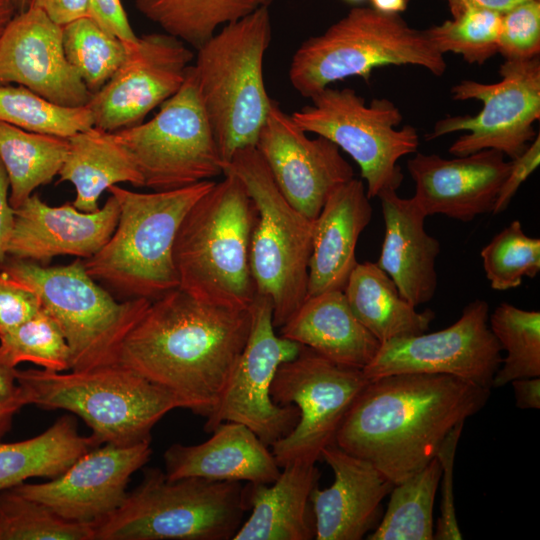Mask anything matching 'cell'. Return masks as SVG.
<instances>
[{
    "label": "cell",
    "mask_w": 540,
    "mask_h": 540,
    "mask_svg": "<svg viewBox=\"0 0 540 540\" xmlns=\"http://www.w3.org/2000/svg\"><path fill=\"white\" fill-rule=\"evenodd\" d=\"M251 312L201 301L179 288L151 301L115 365L171 392L207 417L220 401L250 330Z\"/></svg>",
    "instance_id": "1"
},
{
    "label": "cell",
    "mask_w": 540,
    "mask_h": 540,
    "mask_svg": "<svg viewBox=\"0 0 540 540\" xmlns=\"http://www.w3.org/2000/svg\"><path fill=\"white\" fill-rule=\"evenodd\" d=\"M490 389L457 377L401 373L370 380L344 417L335 443L394 485L431 462L446 435L487 403Z\"/></svg>",
    "instance_id": "2"
},
{
    "label": "cell",
    "mask_w": 540,
    "mask_h": 540,
    "mask_svg": "<svg viewBox=\"0 0 540 540\" xmlns=\"http://www.w3.org/2000/svg\"><path fill=\"white\" fill-rule=\"evenodd\" d=\"M182 219L173 246L178 288L204 302L249 309L256 296L250 242L257 211L242 182L224 173Z\"/></svg>",
    "instance_id": "3"
},
{
    "label": "cell",
    "mask_w": 540,
    "mask_h": 540,
    "mask_svg": "<svg viewBox=\"0 0 540 540\" xmlns=\"http://www.w3.org/2000/svg\"><path fill=\"white\" fill-rule=\"evenodd\" d=\"M214 184L206 180L148 193L111 186L108 191L119 204L118 222L106 244L83 260L87 273L125 300L153 301L178 288L173 246L179 225Z\"/></svg>",
    "instance_id": "4"
},
{
    "label": "cell",
    "mask_w": 540,
    "mask_h": 540,
    "mask_svg": "<svg viewBox=\"0 0 540 540\" xmlns=\"http://www.w3.org/2000/svg\"><path fill=\"white\" fill-rule=\"evenodd\" d=\"M272 39L269 7L228 23L198 49L193 71L225 165L255 146L269 113L263 74Z\"/></svg>",
    "instance_id": "5"
},
{
    "label": "cell",
    "mask_w": 540,
    "mask_h": 540,
    "mask_svg": "<svg viewBox=\"0 0 540 540\" xmlns=\"http://www.w3.org/2000/svg\"><path fill=\"white\" fill-rule=\"evenodd\" d=\"M27 405L79 416L100 444L151 440L155 424L179 400L165 388L120 365L55 372L17 369Z\"/></svg>",
    "instance_id": "6"
},
{
    "label": "cell",
    "mask_w": 540,
    "mask_h": 540,
    "mask_svg": "<svg viewBox=\"0 0 540 540\" xmlns=\"http://www.w3.org/2000/svg\"><path fill=\"white\" fill-rule=\"evenodd\" d=\"M385 65L419 66L437 77L447 68L444 55L425 30L409 26L400 14L354 7L323 33L300 44L288 75L292 87L311 98L349 77L369 82L373 69Z\"/></svg>",
    "instance_id": "7"
},
{
    "label": "cell",
    "mask_w": 540,
    "mask_h": 540,
    "mask_svg": "<svg viewBox=\"0 0 540 540\" xmlns=\"http://www.w3.org/2000/svg\"><path fill=\"white\" fill-rule=\"evenodd\" d=\"M248 510L241 482L170 480L152 468L118 509L94 524V540H232Z\"/></svg>",
    "instance_id": "8"
},
{
    "label": "cell",
    "mask_w": 540,
    "mask_h": 540,
    "mask_svg": "<svg viewBox=\"0 0 540 540\" xmlns=\"http://www.w3.org/2000/svg\"><path fill=\"white\" fill-rule=\"evenodd\" d=\"M0 270L33 290L63 333L73 371L115 365L120 347L151 301H117L86 271L83 260L47 267L7 255Z\"/></svg>",
    "instance_id": "9"
},
{
    "label": "cell",
    "mask_w": 540,
    "mask_h": 540,
    "mask_svg": "<svg viewBox=\"0 0 540 540\" xmlns=\"http://www.w3.org/2000/svg\"><path fill=\"white\" fill-rule=\"evenodd\" d=\"M226 172L242 182L255 205L251 273L256 294L270 299L273 325L280 328L307 298L314 220L282 195L255 146L237 151Z\"/></svg>",
    "instance_id": "10"
},
{
    "label": "cell",
    "mask_w": 540,
    "mask_h": 540,
    "mask_svg": "<svg viewBox=\"0 0 540 540\" xmlns=\"http://www.w3.org/2000/svg\"><path fill=\"white\" fill-rule=\"evenodd\" d=\"M312 103L291 114L306 133L333 142L359 166L369 199L397 190L403 181L398 161L417 152L419 135L402 123L400 109L387 98L365 99L351 88H324Z\"/></svg>",
    "instance_id": "11"
},
{
    "label": "cell",
    "mask_w": 540,
    "mask_h": 540,
    "mask_svg": "<svg viewBox=\"0 0 540 540\" xmlns=\"http://www.w3.org/2000/svg\"><path fill=\"white\" fill-rule=\"evenodd\" d=\"M143 179V187L167 191L224 175L213 129L202 105L193 66L181 88L145 123L113 132Z\"/></svg>",
    "instance_id": "12"
},
{
    "label": "cell",
    "mask_w": 540,
    "mask_h": 540,
    "mask_svg": "<svg viewBox=\"0 0 540 540\" xmlns=\"http://www.w3.org/2000/svg\"><path fill=\"white\" fill-rule=\"evenodd\" d=\"M369 381L362 369L334 363L305 346L296 358L281 364L271 397L279 405H294L299 421L271 445L280 468L321 459L322 450L335 442L344 417Z\"/></svg>",
    "instance_id": "13"
},
{
    "label": "cell",
    "mask_w": 540,
    "mask_h": 540,
    "mask_svg": "<svg viewBox=\"0 0 540 540\" xmlns=\"http://www.w3.org/2000/svg\"><path fill=\"white\" fill-rule=\"evenodd\" d=\"M501 80L481 83L462 80L451 88L454 100L483 103L476 115L445 117L434 125L427 140L464 131L449 148L454 156L494 149L511 160L518 157L538 133L540 119V59H506L500 66Z\"/></svg>",
    "instance_id": "14"
},
{
    "label": "cell",
    "mask_w": 540,
    "mask_h": 540,
    "mask_svg": "<svg viewBox=\"0 0 540 540\" xmlns=\"http://www.w3.org/2000/svg\"><path fill=\"white\" fill-rule=\"evenodd\" d=\"M250 312L246 344L219 403L206 417L204 430L212 433L221 423H240L271 446L299 421V410L294 405L273 401L271 385L279 366L296 358L303 345L276 334L272 303L267 296L256 294Z\"/></svg>",
    "instance_id": "15"
},
{
    "label": "cell",
    "mask_w": 540,
    "mask_h": 540,
    "mask_svg": "<svg viewBox=\"0 0 540 540\" xmlns=\"http://www.w3.org/2000/svg\"><path fill=\"white\" fill-rule=\"evenodd\" d=\"M501 351L489 327V304L476 299L445 329L381 343L362 370L369 380L401 373L441 374L491 390Z\"/></svg>",
    "instance_id": "16"
},
{
    "label": "cell",
    "mask_w": 540,
    "mask_h": 540,
    "mask_svg": "<svg viewBox=\"0 0 540 540\" xmlns=\"http://www.w3.org/2000/svg\"><path fill=\"white\" fill-rule=\"evenodd\" d=\"M126 47L123 63L86 105L94 127L110 133L142 123L173 96L194 58L187 44L165 32L143 34Z\"/></svg>",
    "instance_id": "17"
},
{
    "label": "cell",
    "mask_w": 540,
    "mask_h": 540,
    "mask_svg": "<svg viewBox=\"0 0 540 540\" xmlns=\"http://www.w3.org/2000/svg\"><path fill=\"white\" fill-rule=\"evenodd\" d=\"M286 200L315 220L331 193L354 178V170L330 140L309 138L276 101L255 145Z\"/></svg>",
    "instance_id": "18"
},
{
    "label": "cell",
    "mask_w": 540,
    "mask_h": 540,
    "mask_svg": "<svg viewBox=\"0 0 540 540\" xmlns=\"http://www.w3.org/2000/svg\"><path fill=\"white\" fill-rule=\"evenodd\" d=\"M151 453V440L131 445L105 443L82 454L50 481L23 482L12 489L68 521L95 524L120 507L131 476L148 462Z\"/></svg>",
    "instance_id": "19"
},
{
    "label": "cell",
    "mask_w": 540,
    "mask_h": 540,
    "mask_svg": "<svg viewBox=\"0 0 540 540\" xmlns=\"http://www.w3.org/2000/svg\"><path fill=\"white\" fill-rule=\"evenodd\" d=\"M7 84L68 107L86 106L92 96L66 59L62 26L35 6L17 13L0 35V85Z\"/></svg>",
    "instance_id": "20"
},
{
    "label": "cell",
    "mask_w": 540,
    "mask_h": 540,
    "mask_svg": "<svg viewBox=\"0 0 540 540\" xmlns=\"http://www.w3.org/2000/svg\"><path fill=\"white\" fill-rule=\"evenodd\" d=\"M494 149L452 159L416 153L407 170L415 184L413 198L426 216L444 215L462 222L492 213L511 161Z\"/></svg>",
    "instance_id": "21"
},
{
    "label": "cell",
    "mask_w": 540,
    "mask_h": 540,
    "mask_svg": "<svg viewBox=\"0 0 540 540\" xmlns=\"http://www.w3.org/2000/svg\"><path fill=\"white\" fill-rule=\"evenodd\" d=\"M14 213L7 255L46 265L57 256L96 254L116 228L119 204L110 195L98 210L83 212L72 203L50 206L33 193Z\"/></svg>",
    "instance_id": "22"
},
{
    "label": "cell",
    "mask_w": 540,
    "mask_h": 540,
    "mask_svg": "<svg viewBox=\"0 0 540 540\" xmlns=\"http://www.w3.org/2000/svg\"><path fill=\"white\" fill-rule=\"evenodd\" d=\"M321 458L331 467L334 481L311 494L315 539L360 540L377 521L382 500L394 484L370 462L356 457L335 442Z\"/></svg>",
    "instance_id": "23"
},
{
    "label": "cell",
    "mask_w": 540,
    "mask_h": 540,
    "mask_svg": "<svg viewBox=\"0 0 540 540\" xmlns=\"http://www.w3.org/2000/svg\"><path fill=\"white\" fill-rule=\"evenodd\" d=\"M378 198L385 233L376 264L394 281L402 297L418 307L435 295L440 242L427 233V216L413 197L402 198L397 190L389 189Z\"/></svg>",
    "instance_id": "24"
},
{
    "label": "cell",
    "mask_w": 540,
    "mask_h": 540,
    "mask_svg": "<svg viewBox=\"0 0 540 540\" xmlns=\"http://www.w3.org/2000/svg\"><path fill=\"white\" fill-rule=\"evenodd\" d=\"M197 445H171L163 455L170 480L188 477L270 484L280 473L272 451L247 426L224 422Z\"/></svg>",
    "instance_id": "25"
},
{
    "label": "cell",
    "mask_w": 540,
    "mask_h": 540,
    "mask_svg": "<svg viewBox=\"0 0 540 540\" xmlns=\"http://www.w3.org/2000/svg\"><path fill=\"white\" fill-rule=\"evenodd\" d=\"M362 180L336 188L314 220L307 297L343 290L358 263L356 245L370 223L372 207Z\"/></svg>",
    "instance_id": "26"
},
{
    "label": "cell",
    "mask_w": 540,
    "mask_h": 540,
    "mask_svg": "<svg viewBox=\"0 0 540 540\" xmlns=\"http://www.w3.org/2000/svg\"><path fill=\"white\" fill-rule=\"evenodd\" d=\"M270 484L245 487L250 515L232 540H311L315 538L311 494L320 472L314 463L294 462Z\"/></svg>",
    "instance_id": "27"
},
{
    "label": "cell",
    "mask_w": 540,
    "mask_h": 540,
    "mask_svg": "<svg viewBox=\"0 0 540 540\" xmlns=\"http://www.w3.org/2000/svg\"><path fill=\"white\" fill-rule=\"evenodd\" d=\"M280 335L339 365L363 369L381 343L356 318L343 290L308 296Z\"/></svg>",
    "instance_id": "28"
},
{
    "label": "cell",
    "mask_w": 540,
    "mask_h": 540,
    "mask_svg": "<svg viewBox=\"0 0 540 540\" xmlns=\"http://www.w3.org/2000/svg\"><path fill=\"white\" fill-rule=\"evenodd\" d=\"M76 192L73 206L83 212L98 210L104 191L118 183L143 187V179L127 150L113 133L95 127L68 138V152L58 173Z\"/></svg>",
    "instance_id": "29"
},
{
    "label": "cell",
    "mask_w": 540,
    "mask_h": 540,
    "mask_svg": "<svg viewBox=\"0 0 540 540\" xmlns=\"http://www.w3.org/2000/svg\"><path fill=\"white\" fill-rule=\"evenodd\" d=\"M343 292L356 318L380 343L425 333L435 318L431 309L417 311L374 262H358Z\"/></svg>",
    "instance_id": "30"
},
{
    "label": "cell",
    "mask_w": 540,
    "mask_h": 540,
    "mask_svg": "<svg viewBox=\"0 0 540 540\" xmlns=\"http://www.w3.org/2000/svg\"><path fill=\"white\" fill-rule=\"evenodd\" d=\"M99 445L93 435H80L70 416L59 418L33 438L0 443V491L33 477L52 479L82 454Z\"/></svg>",
    "instance_id": "31"
},
{
    "label": "cell",
    "mask_w": 540,
    "mask_h": 540,
    "mask_svg": "<svg viewBox=\"0 0 540 540\" xmlns=\"http://www.w3.org/2000/svg\"><path fill=\"white\" fill-rule=\"evenodd\" d=\"M67 152L68 138L0 122V161L9 179V200L14 209L58 175Z\"/></svg>",
    "instance_id": "32"
},
{
    "label": "cell",
    "mask_w": 540,
    "mask_h": 540,
    "mask_svg": "<svg viewBox=\"0 0 540 540\" xmlns=\"http://www.w3.org/2000/svg\"><path fill=\"white\" fill-rule=\"evenodd\" d=\"M273 0H135L138 11L196 50L222 26Z\"/></svg>",
    "instance_id": "33"
},
{
    "label": "cell",
    "mask_w": 540,
    "mask_h": 540,
    "mask_svg": "<svg viewBox=\"0 0 540 540\" xmlns=\"http://www.w3.org/2000/svg\"><path fill=\"white\" fill-rule=\"evenodd\" d=\"M441 469L435 457L424 468L395 484L384 517L369 540H433V506Z\"/></svg>",
    "instance_id": "34"
},
{
    "label": "cell",
    "mask_w": 540,
    "mask_h": 540,
    "mask_svg": "<svg viewBox=\"0 0 540 540\" xmlns=\"http://www.w3.org/2000/svg\"><path fill=\"white\" fill-rule=\"evenodd\" d=\"M489 327L507 355L494 375L492 387L513 380L540 377V312L500 303L489 314Z\"/></svg>",
    "instance_id": "35"
},
{
    "label": "cell",
    "mask_w": 540,
    "mask_h": 540,
    "mask_svg": "<svg viewBox=\"0 0 540 540\" xmlns=\"http://www.w3.org/2000/svg\"><path fill=\"white\" fill-rule=\"evenodd\" d=\"M0 122L26 131L69 138L94 127L87 106L54 103L20 85H0Z\"/></svg>",
    "instance_id": "36"
},
{
    "label": "cell",
    "mask_w": 540,
    "mask_h": 540,
    "mask_svg": "<svg viewBox=\"0 0 540 540\" xmlns=\"http://www.w3.org/2000/svg\"><path fill=\"white\" fill-rule=\"evenodd\" d=\"M62 42L67 61L92 94L112 77L127 54L126 44L91 17L62 26Z\"/></svg>",
    "instance_id": "37"
},
{
    "label": "cell",
    "mask_w": 540,
    "mask_h": 540,
    "mask_svg": "<svg viewBox=\"0 0 540 540\" xmlns=\"http://www.w3.org/2000/svg\"><path fill=\"white\" fill-rule=\"evenodd\" d=\"M0 540H94V524L68 521L10 488L0 491Z\"/></svg>",
    "instance_id": "38"
},
{
    "label": "cell",
    "mask_w": 540,
    "mask_h": 540,
    "mask_svg": "<svg viewBox=\"0 0 540 540\" xmlns=\"http://www.w3.org/2000/svg\"><path fill=\"white\" fill-rule=\"evenodd\" d=\"M0 357L12 367L31 362L49 371L71 369L66 339L43 307L23 324L0 335Z\"/></svg>",
    "instance_id": "39"
},
{
    "label": "cell",
    "mask_w": 540,
    "mask_h": 540,
    "mask_svg": "<svg viewBox=\"0 0 540 540\" xmlns=\"http://www.w3.org/2000/svg\"><path fill=\"white\" fill-rule=\"evenodd\" d=\"M480 256L492 289H514L524 277L533 279L540 272V239L526 235L521 222L513 220L482 248Z\"/></svg>",
    "instance_id": "40"
},
{
    "label": "cell",
    "mask_w": 540,
    "mask_h": 540,
    "mask_svg": "<svg viewBox=\"0 0 540 540\" xmlns=\"http://www.w3.org/2000/svg\"><path fill=\"white\" fill-rule=\"evenodd\" d=\"M502 14L468 8L451 20L425 29L433 46L443 55L459 54L471 64H483L498 53Z\"/></svg>",
    "instance_id": "41"
},
{
    "label": "cell",
    "mask_w": 540,
    "mask_h": 540,
    "mask_svg": "<svg viewBox=\"0 0 540 540\" xmlns=\"http://www.w3.org/2000/svg\"><path fill=\"white\" fill-rule=\"evenodd\" d=\"M540 52V0H527L502 15L498 53L529 59Z\"/></svg>",
    "instance_id": "42"
},
{
    "label": "cell",
    "mask_w": 540,
    "mask_h": 540,
    "mask_svg": "<svg viewBox=\"0 0 540 540\" xmlns=\"http://www.w3.org/2000/svg\"><path fill=\"white\" fill-rule=\"evenodd\" d=\"M464 423L457 424L446 435L436 454L441 469L439 481L441 488L440 517L437 521L436 532L434 533V539L438 540L462 539L454 502L453 470L456 449Z\"/></svg>",
    "instance_id": "43"
},
{
    "label": "cell",
    "mask_w": 540,
    "mask_h": 540,
    "mask_svg": "<svg viewBox=\"0 0 540 540\" xmlns=\"http://www.w3.org/2000/svg\"><path fill=\"white\" fill-rule=\"evenodd\" d=\"M42 309L37 294L0 271V335L23 324Z\"/></svg>",
    "instance_id": "44"
},
{
    "label": "cell",
    "mask_w": 540,
    "mask_h": 540,
    "mask_svg": "<svg viewBox=\"0 0 540 540\" xmlns=\"http://www.w3.org/2000/svg\"><path fill=\"white\" fill-rule=\"evenodd\" d=\"M540 164V135L518 157L511 160L509 172L499 190L492 214H500L507 209L522 183Z\"/></svg>",
    "instance_id": "45"
},
{
    "label": "cell",
    "mask_w": 540,
    "mask_h": 540,
    "mask_svg": "<svg viewBox=\"0 0 540 540\" xmlns=\"http://www.w3.org/2000/svg\"><path fill=\"white\" fill-rule=\"evenodd\" d=\"M27 405L17 369L0 357V439L11 429L16 413Z\"/></svg>",
    "instance_id": "46"
},
{
    "label": "cell",
    "mask_w": 540,
    "mask_h": 540,
    "mask_svg": "<svg viewBox=\"0 0 540 540\" xmlns=\"http://www.w3.org/2000/svg\"><path fill=\"white\" fill-rule=\"evenodd\" d=\"M90 16L106 31L110 32L125 44L137 41L121 0H89Z\"/></svg>",
    "instance_id": "47"
},
{
    "label": "cell",
    "mask_w": 540,
    "mask_h": 540,
    "mask_svg": "<svg viewBox=\"0 0 540 540\" xmlns=\"http://www.w3.org/2000/svg\"><path fill=\"white\" fill-rule=\"evenodd\" d=\"M30 6L40 8L59 26L91 17L89 0H32Z\"/></svg>",
    "instance_id": "48"
},
{
    "label": "cell",
    "mask_w": 540,
    "mask_h": 540,
    "mask_svg": "<svg viewBox=\"0 0 540 540\" xmlns=\"http://www.w3.org/2000/svg\"><path fill=\"white\" fill-rule=\"evenodd\" d=\"M9 189V179L0 161V263L7 256L15 219L14 208L9 200Z\"/></svg>",
    "instance_id": "49"
},
{
    "label": "cell",
    "mask_w": 540,
    "mask_h": 540,
    "mask_svg": "<svg viewBox=\"0 0 540 540\" xmlns=\"http://www.w3.org/2000/svg\"><path fill=\"white\" fill-rule=\"evenodd\" d=\"M510 384H512L518 408H540V377L517 379Z\"/></svg>",
    "instance_id": "50"
},
{
    "label": "cell",
    "mask_w": 540,
    "mask_h": 540,
    "mask_svg": "<svg viewBox=\"0 0 540 540\" xmlns=\"http://www.w3.org/2000/svg\"><path fill=\"white\" fill-rule=\"evenodd\" d=\"M453 17L468 8H476L505 14L527 0H446Z\"/></svg>",
    "instance_id": "51"
},
{
    "label": "cell",
    "mask_w": 540,
    "mask_h": 540,
    "mask_svg": "<svg viewBox=\"0 0 540 540\" xmlns=\"http://www.w3.org/2000/svg\"><path fill=\"white\" fill-rule=\"evenodd\" d=\"M374 9L390 14L403 12L408 5V0H370Z\"/></svg>",
    "instance_id": "52"
},
{
    "label": "cell",
    "mask_w": 540,
    "mask_h": 540,
    "mask_svg": "<svg viewBox=\"0 0 540 540\" xmlns=\"http://www.w3.org/2000/svg\"><path fill=\"white\" fill-rule=\"evenodd\" d=\"M16 14L17 11L9 0H0V35Z\"/></svg>",
    "instance_id": "53"
},
{
    "label": "cell",
    "mask_w": 540,
    "mask_h": 540,
    "mask_svg": "<svg viewBox=\"0 0 540 540\" xmlns=\"http://www.w3.org/2000/svg\"><path fill=\"white\" fill-rule=\"evenodd\" d=\"M9 1L15 7L17 13H19L21 11L26 10L30 6L32 0H9Z\"/></svg>",
    "instance_id": "54"
},
{
    "label": "cell",
    "mask_w": 540,
    "mask_h": 540,
    "mask_svg": "<svg viewBox=\"0 0 540 540\" xmlns=\"http://www.w3.org/2000/svg\"><path fill=\"white\" fill-rule=\"evenodd\" d=\"M345 1H347L349 3H360V2H362L364 0H345Z\"/></svg>",
    "instance_id": "55"
}]
</instances>
